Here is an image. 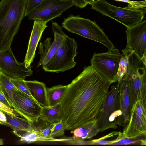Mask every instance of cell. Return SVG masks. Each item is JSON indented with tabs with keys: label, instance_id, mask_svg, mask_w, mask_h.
<instances>
[{
	"label": "cell",
	"instance_id": "23",
	"mask_svg": "<svg viewBox=\"0 0 146 146\" xmlns=\"http://www.w3.org/2000/svg\"><path fill=\"white\" fill-rule=\"evenodd\" d=\"M13 132L20 138V141L23 143H30L37 141H44L33 131H13Z\"/></svg>",
	"mask_w": 146,
	"mask_h": 146
},
{
	"label": "cell",
	"instance_id": "31",
	"mask_svg": "<svg viewBox=\"0 0 146 146\" xmlns=\"http://www.w3.org/2000/svg\"><path fill=\"white\" fill-rule=\"evenodd\" d=\"M0 110L3 112H5L12 115H15L14 113L13 109L10 108L0 101Z\"/></svg>",
	"mask_w": 146,
	"mask_h": 146
},
{
	"label": "cell",
	"instance_id": "14",
	"mask_svg": "<svg viewBox=\"0 0 146 146\" xmlns=\"http://www.w3.org/2000/svg\"><path fill=\"white\" fill-rule=\"evenodd\" d=\"M129 84L128 78L125 75L121 81L119 86L120 110L121 112L117 120L119 126H125L129 120L130 112Z\"/></svg>",
	"mask_w": 146,
	"mask_h": 146
},
{
	"label": "cell",
	"instance_id": "11",
	"mask_svg": "<svg viewBox=\"0 0 146 146\" xmlns=\"http://www.w3.org/2000/svg\"><path fill=\"white\" fill-rule=\"evenodd\" d=\"M13 97L11 104L17 113L31 123L38 121L42 107L35 100L18 89L14 92Z\"/></svg>",
	"mask_w": 146,
	"mask_h": 146
},
{
	"label": "cell",
	"instance_id": "12",
	"mask_svg": "<svg viewBox=\"0 0 146 146\" xmlns=\"http://www.w3.org/2000/svg\"><path fill=\"white\" fill-rule=\"evenodd\" d=\"M31 67H26L24 62L17 61L11 48L0 52V71L11 78L24 80L32 75Z\"/></svg>",
	"mask_w": 146,
	"mask_h": 146
},
{
	"label": "cell",
	"instance_id": "1",
	"mask_svg": "<svg viewBox=\"0 0 146 146\" xmlns=\"http://www.w3.org/2000/svg\"><path fill=\"white\" fill-rule=\"evenodd\" d=\"M112 83L91 65L68 84L60 104L66 130L97 118Z\"/></svg>",
	"mask_w": 146,
	"mask_h": 146
},
{
	"label": "cell",
	"instance_id": "2",
	"mask_svg": "<svg viewBox=\"0 0 146 146\" xmlns=\"http://www.w3.org/2000/svg\"><path fill=\"white\" fill-rule=\"evenodd\" d=\"M27 0L0 2V52L11 48L25 15Z\"/></svg>",
	"mask_w": 146,
	"mask_h": 146
},
{
	"label": "cell",
	"instance_id": "8",
	"mask_svg": "<svg viewBox=\"0 0 146 146\" xmlns=\"http://www.w3.org/2000/svg\"><path fill=\"white\" fill-rule=\"evenodd\" d=\"M128 123L122 133L130 138L146 136V100L136 102L131 109Z\"/></svg>",
	"mask_w": 146,
	"mask_h": 146
},
{
	"label": "cell",
	"instance_id": "34",
	"mask_svg": "<svg viewBox=\"0 0 146 146\" xmlns=\"http://www.w3.org/2000/svg\"><path fill=\"white\" fill-rule=\"evenodd\" d=\"M4 140L0 138V145H3L4 144Z\"/></svg>",
	"mask_w": 146,
	"mask_h": 146
},
{
	"label": "cell",
	"instance_id": "29",
	"mask_svg": "<svg viewBox=\"0 0 146 146\" xmlns=\"http://www.w3.org/2000/svg\"><path fill=\"white\" fill-rule=\"evenodd\" d=\"M44 0H27L25 16L38 7Z\"/></svg>",
	"mask_w": 146,
	"mask_h": 146
},
{
	"label": "cell",
	"instance_id": "13",
	"mask_svg": "<svg viewBox=\"0 0 146 146\" xmlns=\"http://www.w3.org/2000/svg\"><path fill=\"white\" fill-rule=\"evenodd\" d=\"M52 28L54 35V40L51 44V39L47 38L39 45L40 58L37 67L46 64L64 43L67 35L56 23L52 22Z\"/></svg>",
	"mask_w": 146,
	"mask_h": 146
},
{
	"label": "cell",
	"instance_id": "6",
	"mask_svg": "<svg viewBox=\"0 0 146 146\" xmlns=\"http://www.w3.org/2000/svg\"><path fill=\"white\" fill-rule=\"evenodd\" d=\"M76 40L67 36L64 43L43 68L46 71L59 72L73 68L76 64L74 58L78 54Z\"/></svg>",
	"mask_w": 146,
	"mask_h": 146
},
{
	"label": "cell",
	"instance_id": "26",
	"mask_svg": "<svg viewBox=\"0 0 146 146\" xmlns=\"http://www.w3.org/2000/svg\"><path fill=\"white\" fill-rule=\"evenodd\" d=\"M66 130L64 122L61 120L59 122L53 125L51 130L50 137L52 138L59 137L63 135Z\"/></svg>",
	"mask_w": 146,
	"mask_h": 146
},
{
	"label": "cell",
	"instance_id": "21",
	"mask_svg": "<svg viewBox=\"0 0 146 146\" xmlns=\"http://www.w3.org/2000/svg\"><path fill=\"white\" fill-rule=\"evenodd\" d=\"M68 86V85H59L46 88L48 106H52L60 103Z\"/></svg>",
	"mask_w": 146,
	"mask_h": 146
},
{
	"label": "cell",
	"instance_id": "27",
	"mask_svg": "<svg viewBox=\"0 0 146 146\" xmlns=\"http://www.w3.org/2000/svg\"><path fill=\"white\" fill-rule=\"evenodd\" d=\"M10 80L18 90L35 100L25 80L11 78Z\"/></svg>",
	"mask_w": 146,
	"mask_h": 146
},
{
	"label": "cell",
	"instance_id": "25",
	"mask_svg": "<svg viewBox=\"0 0 146 146\" xmlns=\"http://www.w3.org/2000/svg\"><path fill=\"white\" fill-rule=\"evenodd\" d=\"M120 58L117 75V81L120 82L126 75L128 64V57L127 55L122 54Z\"/></svg>",
	"mask_w": 146,
	"mask_h": 146
},
{
	"label": "cell",
	"instance_id": "5",
	"mask_svg": "<svg viewBox=\"0 0 146 146\" xmlns=\"http://www.w3.org/2000/svg\"><path fill=\"white\" fill-rule=\"evenodd\" d=\"M121 80L108 91L97 120L100 132L118 128L117 120L121 114L120 110L119 86Z\"/></svg>",
	"mask_w": 146,
	"mask_h": 146
},
{
	"label": "cell",
	"instance_id": "20",
	"mask_svg": "<svg viewBox=\"0 0 146 146\" xmlns=\"http://www.w3.org/2000/svg\"><path fill=\"white\" fill-rule=\"evenodd\" d=\"M41 118L51 124L59 122L62 119V111L60 103L52 106L43 107Z\"/></svg>",
	"mask_w": 146,
	"mask_h": 146
},
{
	"label": "cell",
	"instance_id": "32",
	"mask_svg": "<svg viewBox=\"0 0 146 146\" xmlns=\"http://www.w3.org/2000/svg\"><path fill=\"white\" fill-rule=\"evenodd\" d=\"M0 101L10 108L12 107L6 97L0 92Z\"/></svg>",
	"mask_w": 146,
	"mask_h": 146
},
{
	"label": "cell",
	"instance_id": "33",
	"mask_svg": "<svg viewBox=\"0 0 146 146\" xmlns=\"http://www.w3.org/2000/svg\"><path fill=\"white\" fill-rule=\"evenodd\" d=\"M6 121L7 118L5 114L3 112L0 110V121L1 123L5 122Z\"/></svg>",
	"mask_w": 146,
	"mask_h": 146
},
{
	"label": "cell",
	"instance_id": "19",
	"mask_svg": "<svg viewBox=\"0 0 146 146\" xmlns=\"http://www.w3.org/2000/svg\"><path fill=\"white\" fill-rule=\"evenodd\" d=\"M5 114L7 121L5 122H2L0 124L7 126L10 127L13 131H32L33 123L29 122L25 119L21 118L12 115L10 114L3 112Z\"/></svg>",
	"mask_w": 146,
	"mask_h": 146
},
{
	"label": "cell",
	"instance_id": "10",
	"mask_svg": "<svg viewBox=\"0 0 146 146\" xmlns=\"http://www.w3.org/2000/svg\"><path fill=\"white\" fill-rule=\"evenodd\" d=\"M74 6L72 0H44L27 16L29 20L47 23L60 16L64 11Z\"/></svg>",
	"mask_w": 146,
	"mask_h": 146
},
{
	"label": "cell",
	"instance_id": "16",
	"mask_svg": "<svg viewBox=\"0 0 146 146\" xmlns=\"http://www.w3.org/2000/svg\"><path fill=\"white\" fill-rule=\"evenodd\" d=\"M128 79L131 110L137 101L146 100V78L135 76Z\"/></svg>",
	"mask_w": 146,
	"mask_h": 146
},
{
	"label": "cell",
	"instance_id": "7",
	"mask_svg": "<svg viewBox=\"0 0 146 146\" xmlns=\"http://www.w3.org/2000/svg\"><path fill=\"white\" fill-rule=\"evenodd\" d=\"M122 55L117 48L105 53H94L91 59V66L112 84L115 82Z\"/></svg>",
	"mask_w": 146,
	"mask_h": 146
},
{
	"label": "cell",
	"instance_id": "9",
	"mask_svg": "<svg viewBox=\"0 0 146 146\" xmlns=\"http://www.w3.org/2000/svg\"><path fill=\"white\" fill-rule=\"evenodd\" d=\"M127 43L122 53L135 54L146 64V20L127 28Z\"/></svg>",
	"mask_w": 146,
	"mask_h": 146
},
{
	"label": "cell",
	"instance_id": "22",
	"mask_svg": "<svg viewBox=\"0 0 146 146\" xmlns=\"http://www.w3.org/2000/svg\"><path fill=\"white\" fill-rule=\"evenodd\" d=\"M10 78L0 71V83L2 92L11 104L14 101V93L18 89L11 81Z\"/></svg>",
	"mask_w": 146,
	"mask_h": 146
},
{
	"label": "cell",
	"instance_id": "28",
	"mask_svg": "<svg viewBox=\"0 0 146 146\" xmlns=\"http://www.w3.org/2000/svg\"><path fill=\"white\" fill-rule=\"evenodd\" d=\"M120 133L118 135L116 139L113 140H108L101 139L99 138L98 139L89 141V145H111L113 144L118 142L120 140L121 138Z\"/></svg>",
	"mask_w": 146,
	"mask_h": 146
},
{
	"label": "cell",
	"instance_id": "4",
	"mask_svg": "<svg viewBox=\"0 0 146 146\" xmlns=\"http://www.w3.org/2000/svg\"><path fill=\"white\" fill-rule=\"evenodd\" d=\"M90 5L92 9L122 23L127 28L141 22L145 13L140 9L117 7L105 0H96Z\"/></svg>",
	"mask_w": 146,
	"mask_h": 146
},
{
	"label": "cell",
	"instance_id": "18",
	"mask_svg": "<svg viewBox=\"0 0 146 146\" xmlns=\"http://www.w3.org/2000/svg\"><path fill=\"white\" fill-rule=\"evenodd\" d=\"M25 82L35 100L42 108L48 106L45 84L36 80Z\"/></svg>",
	"mask_w": 146,
	"mask_h": 146
},
{
	"label": "cell",
	"instance_id": "30",
	"mask_svg": "<svg viewBox=\"0 0 146 146\" xmlns=\"http://www.w3.org/2000/svg\"><path fill=\"white\" fill-rule=\"evenodd\" d=\"M74 5L82 8L85 7L88 4H91L94 1V0H72Z\"/></svg>",
	"mask_w": 146,
	"mask_h": 146
},
{
	"label": "cell",
	"instance_id": "37",
	"mask_svg": "<svg viewBox=\"0 0 146 146\" xmlns=\"http://www.w3.org/2000/svg\"><path fill=\"white\" fill-rule=\"evenodd\" d=\"M1 123V122L0 121V123Z\"/></svg>",
	"mask_w": 146,
	"mask_h": 146
},
{
	"label": "cell",
	"instance_id": "17",
	"mask_svg": "<svg viewBox=\"0 0 146 146\" xmlns=\"http://www.w3.org/2000/svg\"><path fill=\"white\" fill-rule=\"evenodd\" d=\"M100 132L97 118L86 121L71 131L73 139H90Z\"/></svg>",
	"mask_w": 146,
	"mask_h": 146
},
{
	"label": "cell",
	"instance_id": "24",
	"mask_svg": "<svg viewBox=\"0 0 146 146\" xmlns=\"http://www.w3.org/2000/svg\"><path fill=\"white\" fill-rule=\"evenodd\" d=\"M120 134L121 138L120 140L111 145H139L145 146L146 145V137L130 138L125 137L122 133H121Z\"/></svg>",
	"mask_w": 146,
	"mask_h": 146
},
{
	"label": "cell",
	"instance_id": "3",
	"mask_svg": "<svg viewBox=\"0 0 146 146\" xmlns=\"http://www.w3.org/2000/svg\"><path fill=\"white\" fill-rule=\"evenodd\" d=\"M62 27L69 32L101 44L108 51L115 48L102 29L95 22L90 19L71 15L65 19Z\"/></svg>",
	"mask_w": 146,
	"mask_h": 146
},
{
	"label": "cell",
	"instance_id": "15",
	"mask_svg": "<svg viewBox=\"0 0 146 146\" xmlns=\"http://www.w3.org/2000/svg\"><path fill=\"white\" fill-rule=\"evenodd\" d=\"M46 23L41 21H34L24 62L26 67L30 66L33 61L38 42L40 40L44 31L47 27Z\"/></svg>",
	"mask_w": 146,
	"mask_h": 146
},
{
	"label": "cell",
	"instance_id": "36",
	"mask_svg": "<svg viewBox=\"0 0 146 146\" xmlns=\"http://www.w3.org/2000/svg\"><path fill=\"white\" fill-rule=\"evenodd\" d=\"M62 0V1H68V0Z\"/></svg>",
	"mask_w": 146,
	"mask_h": 146
},
{
	"label": "cell",
	"instance_id": "35",
	"mask_svg": "<svg viewBox=\"0 0 146 146\" xmlns=\"http://www.w3.org/2000/svg\"><path fill=\"white\" fill-rule=\"evenodd\" d=\"M0 92L1 93L3 94V92H2V88H1V84H0Z\"/></svg>",
	"mask_w": 146,
	"mask_h": 146
}]
</instances>
